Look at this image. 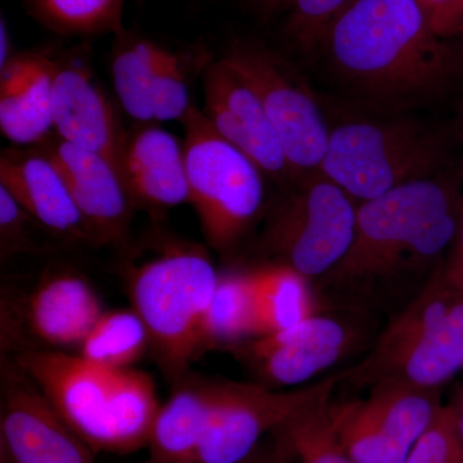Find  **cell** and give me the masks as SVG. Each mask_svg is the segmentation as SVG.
Here are the masks:
<instances>
[{"instance_id":"cell-1","label":"cell","mask_w":463,"mask_h":463,"mask_svg":"<svg viewBox=\"0 0 463 463\" xmlns=\"http://www.w3.org/2000/svg\"><path fill=\"white\" fill-rule=\"evenodd\" d=\"M462 200L463 157L438 175L359 203L352 245L317 279V298L353 315H397L443 267Z\"/></svg>"},{"instance_id":"cell-2","label":"cell","mask_w":463,"mask_h":463,"mask_svg":"<svg viewBox=\"0 0 463 463\" xmlns=\"http://www.w3.org/2000/svg\"><path fill=\"white\" fill-rule=\"evenodd\" d=\"M317 52L346 99L368 114H416L463 88V45L435 33L417 0H355Z\"/></svg>"},{"instance_id":"cell-3","label":"cell","mask_w":463,"mask_h":463,"mask_svg":"<svg viewBox=\"0 0 463 463\" xmlns=\"http://www.w3.org/2000/svg\"><path fill=\"white\" fill-rule=\"evenodd\" d=\"M463 146L453 124L412 115H367L331 124L321 173L356 203L455 166Z\"/></svg>"},{"instance_id":"cell-4","label":"cell","mask_w":463,"mask_h":463,"mask_svg":"<svg viewBox=\"0 0 463 463\" xmlns=\"http://www.w3.org/2000/svg\"><path fill=\"white\" fill-rule=\"evenodd\" d=\"M219 274L199 248H170L129 276L133 310L141 317L164 373L181 381L203 352V326Z\"/></svg>"},{"instance_id":"cell-5","label":"cell","mask_w":463,"mask_h":463,"mask_svg":"<svg viewBox=\"0 0 463 463\" xmlns=\"http://www.w3.org/2000/svg\"><path fill=\"white\" fill-rule=\"evenodd\" d=\"M181 123L190 203L210 248L232 257L264 214L267 176L216 132L203 109L192 105Z\"/></svg>"},{"instance_id":"cell-6","label":"cell","mask_w":463,"mask_h":463,"mask_svg":"<svg viewBox=\"0 0 463 463\" xmlns=\"http://www.w3.org/2000/svg\"><path fill=\"white\" fill-rule=\"evenodd\" d=\"M283 190L268 212L258 250L267 263L288 265L317 281L352 245L359 203L322 173Z\"/></svg>"},{"instance_id":"cell-7","label":"cell","mask_w":463,"mask_h":463,"mask_svg":"<svg viewBox=\"0 0 463 463\" xmlns=\"http://www.w3.org/2000/svg\"><path fill=\"white\" fill-rule=\"evenodd\" d=\"M222 58L263 103L295 182L321 173L331 124L300 72L279 52L255 39H233Z\"/></svg>"},{"instance_id":"cell-8","label":"cell","mask_w":463,"mask_h":463,"mask_svg":"<svg viewBox=\"0 0 463 463\" xmlns=\"http://www.w3.org/2000/svg\"><path fill=\"white\" fill-rule=\"evenodd\" d=\"M439 389L385 381L364 399L332 403L335 430L355 463H403L440 408Z\"/></svg>"},{"instance_id":"cell-9","label":"cell","mask_w":463,"mask_h":463,"mask_svg":"<svg viewBox=\"0 0 463 463\" xmlns=\"http://www.w3.org/2000/svg\"><path fill=\"white\" fill-rule=\"evenodd\" d=\"M99 298L84 277L58 270L43 277L26 297H2V352L80 347L102 315ZM29 350V349H27Z\"/></svg>"},{"instance_id":"cell-10","label":"cell","mask_w":463,"mask_h":463,"mask_svg":"<svg viewBox=\"0 0 463 463\" xmlns=\"http://www.w3.org/2000/svg\"><path fill=\"white\" fill-rule=\"evenodd\" d=\"M336 385V376L285 392L261 383H222L214 417L194 463L245 462L263 435Z\"/></svg>"},{"instance_id":"cell-11","label":"cell","mask_w":463,"mask_h":463,"mask_svg":"<svg viewBox=\"0 0 463 463\" xmlns=\"http://www.w3.org/2000/svg\"><path fill=\"white\" fill-rule=\"evenodd\" d=\"M2 452L12 463H96L94 450L14 359L2 361Z\"/></svg>"},{"instance_id":"cell-12","label":"cell","mask_w":463,"mask_h":463,"mask_svg":"<svg viewBox=\"0 0 463 463\" xmlns=\"http://www.w3.org/2000/svg\"><path fill=\"white\" fill-rule=\"evenodd\" d=\"M233 350L261 385H298L328 370L358 343V327L339 317L315 315L286 330L250 337Z\"/></svg>"},{"instance_id":"cell-13","label":"cell","mask_w":463,"mask_h":463,"mask_svg":"<svg viewBox=\"0 0 463 463\" xmlns=\"http://www.w3.org/2000/svg\"><path fill=\"white\" fill-rule=\"evenodd\" d=\"M203 115L234 147L282 188L294 184L285 149L258 94L223 60L203 70Z\"/></svg>"},{"instance_id":"cell-14","label":"cell","mask_w":463,"mask_h":463,"mask_svg":"<svg viewBox=\"0 0 463 463\" xmlns=\"http://www.w3.org/2000/svg\"><path fill=\"white\" fill-rule=\"evenodd\" d=\"M14 362L94 452H105L106 416L118 368L56 349L24 350Z\"/></svg>"},{"instance_id":"cell-15","label":"cell","mask_w":463,"mask_h":463,"mask_svg":"<svg viewBox=\"0 0 463 463\" xmlns=\"http://www.w3.org/2000/svg\"><path fill=\"white\" fill-rule=\"evenodd\" d=\"M33 147L41 149L60 170L99 248L128 251L132 246L134 206L115 167L96 152L78 147L54 132Z\"/></svg>"},{"instance_id":"cell-16","label":"cell","mask_w":463,"mask_h":463,"mask_svg":"<svg viewBox=\"0 0 463 463\" xmlns=\"http://www.w3.org/2000/svg\"><path fill=\"white\" fill-rule=\"evenodd\" d=\"M53 124L58 137L105 157L120 175L127 130L93 70L81 57L57 58Z\"/></svg>"},{"instance_id":"cell-17","label":"cell","mask_w":463,"mask_h":463,"mask_svg":"<svg viewBox=\"0 0 463 463\" xmlns=\"http://www.w3.org/2000/svg\"><path fill=\"white\" fill-rule=\"evenodd\" d=\"M120 176L134 209L154 218L190 203L183 143L157 125L142 124L127 132Z\"/></svg>"},{"instance_id":"cell-18","label":"cell","mask_w":463,"mask_h":463,"mask_svg":"<svg viewBox=\"0 0 463 463\" xmlns=\"http://www.w3.org/2000/svg\"><path fill=\"white\" fill-rule=\"evenodd\" d=\"M0 185L58 239L99 248L65 179L41 149H3Z\"/></svg>"},{"instance_id":"cell-19","label":"cell","mask_w":463,"mask_h":463,"mask_svg":"<svg viewBox=\"0 0 463 463\" xmlns=\"http://www.w3.org/2000/svg\"><path fill=\"white\" fill-rule=\"evenodd\" d=\"M56 66L45 52L26 51L0 69V129L14 145L33 147L54 132Z\"/></svg>"},{"instance_id":"cell-20","label":"cell","mask_w":463,"mask_h":463,"mask_svg":"<svg viewBox=\"0 0 463 463\" xmlns=\"http://www.w3.org/2000/svg\"><path fill=\"white\" fill-rule=\"evenodd\" d=\"M222 383L187 381L160 408L148 463H194L221 397Z\"/></svg>"},{"instance_id":"cell-21","label":"cell","mask_w":463,"mask_h":463,"mask_svg":"<svg viewBox=\"0 0 463 463\" xmlns=\"http://www.w3.org/2000/svg\"><path fill=\"white\" fill-rule=\"evenodd\" d=\"M463 368V291L435 330L386 365L373 385L385 381L439 389Z\"/></svg>"},{"instance_id":"cell-22","label":"cell","mask_w":463,"mask_h":463,"mask_svg":"<svg viewBox=\"0 0 463 463\" xmlns=\"http://www.w3.org/2000/svg\"><path fill=\"white\" fill-rule=\"evenodd\" d=\"M254 337L292 327L317 315L312 281L288 265L264 263L248 270Z\"/></svg>"},{"instance_id":"cell-23","label":"cell","mask_w":463,"mask_h":463,"mask_svg":"<svg viewBox=\"0 0 463 463\" xmlns=\"http://www.w3.org/2000/svg\"><path fill=\"white\" fill-rule=\"evenodd\" d=\"M160 408L149 374L118 368L106 416L105 452L130 453L147 446Z\"/></svg>"},{"instance_id":"cell-24","label":"cell","mask_w":463,"mask_h":463,"mask_svg":"<svg viewBox=\"0 0 463 463\" xmlns=\"http://www.w3.org/2000/svg\"><path fill=\"white\" fill-rule=\"evenodd\" d=\"M115 35L111 72L116 96L134 120L155 123L152 97L158 70L169 50L125 29Z\"/></svg>"},{"instance_id":"cell-25","label":"cell","mask_w":463,"mask_h":463,"mask_svg":"<svg viewBox=\"0 0 463 463\" xmlns=\"http://www.w3.org/2000/svg\"><path fill=\"white\" fill-rule=\"evenodd\" d=\"M334 392H325L270 432L276 443V463H355L335 430Z\"/></svg>"},{"instance_id":"cell-26","label":"cell","mask_w":463,"mask_h":463,"mask_svg":"<svg viewBox=\"0 0 463 463\" xmlns=\"http://www.w3.org/2000/svg\"><path fill=\"white\" fill-rule=\"evenodd\" d=\"M148 346L147 328L136 310H103L81 343L80 355L102 367L128 368Z\"/></svg>"},{"instance_id":"cell-27","label":"cell","mask_w":463,"mask_h":463,"mask_svg":"<svg viewBox=\"0 0 463 463\" xmlns=\"http://www.w3.org/2000/svg\"><path fill=\"white\" fill-rule=\"evenodd\" d=\"M254 337V306L248 272L219 276L203 326V352Z\"/></svg>"},{"instance_id":"cell-28","label":"cell","mask_w":463,"mask_h":463,"mask_svg":"<svg viewBox=\"0 0 463 463\" xmlns=\"http://www.w3.org/2000/svg\"><path fill=\"white\" fill-rule=\"evenodd\" d=\"M42 25L61 35L118 33L124 29L125 0H25Z\"/></svg>"},{"instance_id":"cell-29","label":"cell","mask_w":463,"mask_h":463,"mask_svg":"<svg viewBox=\"0 0 463 463\" xmlns=\"http://www.w3.org/2000/svg\"><path fill=\"white\" fill-rule=\"evenodd\" d=\"M355 0H294L288 11L285 35L304 54H315L323 35Z\"/></svg>"},{"instance_id":"cell-30","label":"cell","mask_w":463,"mask_h":463,"mask_svg":"<svg viewBox=\"0 0 463 463\" xmlns=\"http://www.w3.org/2000/svg\"><path fill=\"white\" fill-rule=\"evenodd\" d=\"M192 57L178 52L167 51L154 88L152 106L155 123L164 121H182L187 114L191 103L188 90V71Z\"/></svg>"},{"instance_id":"cell-31","label":"cell","mask_w":463,"mask_h":463,"mask_svg":"<svg viewBox=\"0 0 463 463\" xmlns=\"http://www.w3.org/2000/svg\"><path fill=\"white\" fill-rule=\"evenodd\" d=\"M42 232H51L25 212L0 185V257L2 261L20 254L45 252Z\"/></svg>"},{"instance_id":"cell-32","label":"cell","mask_w":463,"mask_h":463,"mask_svg":"<svg viewBox=\"0 0 463 463\" xmlns=\"http://www.w3.org/2000/svg\"><path fill=\"white\" fill-rule=\"evenodd\" d=\"M403 463H463V441L452 405H440Z\"/></svg>"},{"instance_id":"cell-33","label":"cell","mask_w":463,"mask_h":463,"mask_svg":"<svg viewBox=\"0 0 463 463\" xmlns=\"http://www.w3.org/2000/svg\"><path fill=\"white\" fill-rule=\"evenodd\" d=\"M440 276L450 288L463 289V200L455 241L444 259Z\"/></svg>"},{"instance_id":"cell-34","label":"cell","mask_w":463,"mask_h":463,"mask_svg":"<svg viewBox=\"0 0 463 463\" xmlns=\"http://www.w3.org/2000/svg\"><path fill=\"white\" fill-rule=\"evenodd\" d=\"M242 2L255 16L268 21L282 12H288L294 0H242Z\"/></svg>"},{"instance_id":"cell-35","label":"cell","mask_w":463,"mask_h":463,"mask_svg":"<svg viewBox=\"0 0 463 463\" xmlns=\"http://www.w3.org/2000/svg\"><path fill=\"white\" fill-rule=\"evenodd\" d=\"M463 24V0H449V5L438 27V33L444 38L455 35Z\"/></svg>"},{"instance_id":"cell-36","label":"cell","mask_w":463,"mask_h":463,"mask_svg":"<svg viewBox=\"0 0 463 463\" xmlns=\"http://www.w3.org/2000/svg\"><path fill=\"white\" fill-rule=\"evenodd\" d=\"M417 3L421 5L425 14L430 18L432 27L438 33V27L446 14L449 0H417Z\"/></svg>"},{"instance_id":"cell-37","label":"cell","mask_w":463,"mask_h":463,"mask_svg":"<svg viewBox=\"0 0 463 463\" xmlns=\"http://www.w3.org/2000/svg\"><path fill=\"white\" fill-rule=\"evenodd\" d=\"M14 56L7 23L2 16V20H0V69L7 65L8 61Z\"/></svg>"},{"instance_id":"cell-38","label":"cell","mask_w":463,"mask_h":463,"mask_svg":"<svg viewBox=\"0 0 463 463\" xmlns=\"http://www.w3.org/2000/svg\"><path fill=\"white\" fill-rule=\"evenodd\" d=\"M450 405H452L453 410H455L459 434H461L463 441V388L457 390L455 398H453V402Z\"/></svg>"},{"instance_id":"cell-39","label":"cell","mask_w":463,"mask_h":463,"mask_svg":"<svg viewBox=\"0 0 463 463\" xmlns=\"http://www.w3.org/2000/svg\"><path fill=\"white\" fill-rule=\"evenodd\" d=\"M461 91V100H459L458 109H457V116L455 121H453L452 124L453 128H455L457 137H458L459 142H461L463 146V88Z\"/></svg>"},{"instance_id":"cell-40","label":"cell","mask_w":463,"mask_h":463,"mask_svg":"<svg viewBox=\"0 0 463 463\" xmlns=\"http://www.w3.org/2000/svg\"><path fill=\"white\" fill-rule=\"evenodd\" d=\"M2 463H12L11 459H9V457L5 455V452H2Z\"/></svg>"},{"instance_id":"cell-41","label":"cell","mask_w":463,"mask_h":463,"mask_svg":"<svg viewBox=\"0 0 463 463\" xmlns=\"http://www.w3.org/2000/svg\"><path fill=\"white\" fill-rule=\"evenodd\" d=\"M457 33H458V35H461V39L463 42V24H462L461 27H459L458 32H457Z\"/></svg>"},{"instance_id":"cell-42","label":"cell","mask_w":463,"mask_h":463,"mask_svg":"<svg viewBox=\"0 0 463 463\" xmlns=\"http://www.w3.org/2000/svg\"><path fill=\"white\" fill-rule=\"evenodd\" d=\"M243 463H246V461H245V462H243Z\"/></svg>"},{"instance_id":"cell-43","label":"cell","mask_w":463,"mask_h":463,"mask_svg":"<svg viewBox=\"0 0 463 463\" xmlns=\"http://www.w3.org/2000/svg\"><path fill=\"white\" fill-rule=\"evenodd\" d=\"M462 370H463V368H462Z\"/></svg>"}]
</instances>
